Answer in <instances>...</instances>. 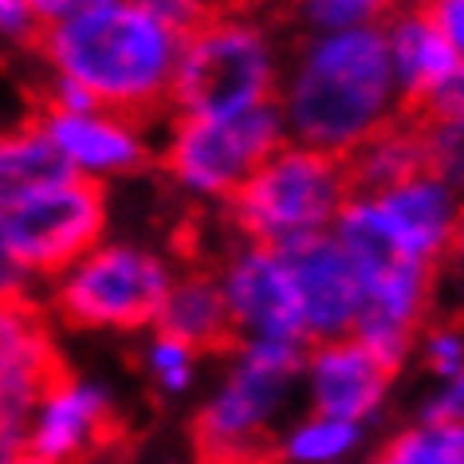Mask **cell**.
I'll list each match as a JSON object with an SVG mask.
<instances>
[{
  "instance_id": "cell-10",
  "label": "cell",
  "mask_w": 464,
  "mask_h": 464,
  "mask_svg": "<svg viewBox=\"0 0 464 464\" xmlns=\"http://www.w3.org/2000/svg\"><path fill=\"white\" fill-rule=\"evenodd\" d=\"M280 256L304 299L311 351L354 334V323L366 304V284L343 240L334 232H319V237H304L280 248Z\"/></svg>"
},
{
  "instance_id": "cell-6",
  "label": "cell",
  "mask_w": 464,
  "mask_h": 464,
  "mask_svg": "<svg viewBox=\"0 0 464 464\" xmlns=\"http://www.w3.org/2000/svg\"><path fill=\"white\" fill-rule=\"evenodd\" d=\"M107 225V181L79 173L75 181L5 201V260L28 276H63L95 252Z\"/></svg>"
},
{
  "instance_id": "cell-13",
  "label": "cell",
  "mask_w": 464,
  "mask_h": 464,
  "mask_svg": "<svg viewBox=\"0 0 464 464\" xmlns=\"http://www.w3.org/2000/svg\"><path fill=\"white\" fill-rule=\"evenodd\" d=\"M126 437L130 429L111 410V401L99 390L75 386L44 405L28 440L48 464H95L114 457Z\"/></svg>"
},
{
  "instance_id": "cell-4",
  "label": "cell",
  "mask_w": 464,
  "mask_h": 464,
  "mask_svg": "<svg viewBox=\"0 0 464 464\" xmlns=\"http://www.w3.org/2000/svg\"><path fill=\"white\" fill-rule=\"evenodd\" d=\"M304 362H311L304 343H248L225 393L189 421L193 464H284L292 457L264 417Z\"/></svg>"
},
{
  "instance_id": "cell-29",
  "label": "cell",
  "mask_w": 464,
  "mask_h": 464,
  "mask_svg": "<svg viewBox=\"0 0 464 464\" xmlns=\"http://www.w3.org/2000/svg\"><path fill=\"white\" fill-rule=\"evenodd\" d=\"M272 5H287V0H268V8H272Z\"/></svg>"
},
{
  "instance_id": "cell-30",
  "label": "cell",
  "mask_w": 464,
  "mask_h": 464,
  "mask_svg": "<svg viewBox=\"0 0 464 464\" xmlns=\"http://www.w3.org/2000/svg\"><path fill=\"white\" fill-rule=\"evenodd\" d=\"M374 464H382V460H374Z\"/></svg>"
},
{
  "instance_id": "cell-9",
  "label": "cell",
  "mask_w": 464,
  "mask_h": 464,
  "mask_svg": "<svg viewBox=\"0 0 464 464\" xmlns=\"http://www.w3.org/2000/svg\"><path fill=\"white\" fill-rule=\"evenodd\" d=\"M79 382L52 343V327L40 304L16 292V280L5 284V440L32 437V417L52 398L75 390Z\"/></svg>"
},
{
  "instance_id": "cell-5",
  "label": "cell",
  "mask_w": 464,
  "mask_h": 464,
  "mask_svg": "<svg viewBox=\"0 0 464 464\" xmlns=\"http://www.w3.org/2000/svg\"><path fill=\"white\" fill-rule=\"evenodd\" d=\"M280 102L264 32L245 16H217L185 40L173 75V114L228 119Z\"/></svg>"
},
{
  "instance_id": "cell-17",
  "label": "cell",
  "mask_w": 464,
  "mask_h": 464,
  "mask_svg": "<svg viewBox=\"0 0 464 464\" xmlns=\"http://www.w3.org/2000/svg\"><path fill=\"white\" fill-rule=\"evenodd\" d=\"M382 213H386L398 232L410 240V248L417 256L440 264L449 256V237H452V220H457V208H452V193L445 181H413L401 185L386 197H378Z\"/></svg>"
},
{
  "instance_id": "cell-24",
  "label": "cell",
  "mask_w": 464,
  "mask_h": 464,
  "mask_svg": "<svg viewBox=\"0 0 464 464\" xmlns=\"http://www.w3.org/2000/svg\"><path fill=\"white\" fill-rule=\"evenodd\" d=\"M410 8L433 20L445 32V40L464 55V0H413Z\"/></svg>"
},
{
  "instance_id": "cell-21",
  "label": "cell",
  "mask_w": 464,
  "mask_h": 464,
  "mask_svg": "<svg viewBox=\"0 0 464 464\" xmlns=\"http://www.w3.org/2000/svg\"><path fill=\"white\" fill-rule=\"evenodd\" d=\"M398 119L421 126V130H440L449 122H460L464 119V60L452 67V72L433 83L425 95L417 99H398Z\"/></svg>"
},
{
  "instance_id": "cell-27",
  "label": "cell",
  "mask_w": 464,
  "mask_h": 464,
  "mask_svg": "<svg viewBox=\"0 0 464 464\" xmlns=\"http://www.w3.org/2000/svg\"><path fill=\"white\" fill-rule=\"evenodd\" d=\"M32 8H36V16L44 20V24H55V20H63V16H72L75 8H83L87 0H28Z\"/></svg>"
},
{
  "instance_id": "cell-20",
  "label": "cell",
  "mask_w": 464,
  "mask_h": 464,
  "mask_svg": "<svg viewBox=\"0 0 464 464\" xmlns=\"http://www.w3.org/2000/svg\"><path fill=\"white\" fill-rule=\"evenodd\" d=\"M382 464H464V421L425 425L393 437L378 452Z\"/></svg>"
},
{
  "instance_id": "cell-2",
  "label": "cell",
  "mask_w": 464,
  "mask_h": 464,
  "mask_svg": "<svg viewBox=\"0 0 464 464\" xmlns=\"http://www.w3.org/2000/svg\"><path fill=\"white\" fill-rule=\"evenodd\" d=\"M393 79L390 28L334 32L307 55L287 114L299 142L311 150L343 154L378 122H386V99Z\"/></svg>"
},
{
  "instance_id": "cell-8",
  "label": "cell",
  "mask_w": 464,
  "mask_h": 464,
  "mask_svg": "<svg viewBox=\"0 0 464 464\" xmlns=\"http://www.w3.org/2000/svg\"><path fill=\"white\" fill-rule=\"evenodd\" d=\"M173 292L169 272L138 248H99L72 268L52 307L72 331L154 327Z\"/></svg>"
},
{
  "instance_id": "cell-15",
  "label": "cell",
  "mask_w": 464,
  "mask_h": 464,
  "mask_svg": "<svg viewBox=\"0 0 464 464\" xmlns=\"http://www.w3.org/2000/svg\"><path fill=\"white\" fill-rule=\"evenodd\" d=\"M36 119L48 122L52 138L87 173H134L150 166V154L134 138V130L102 119V114H36Z\"/></svg>"
},
{
  "instance_id": "cell-14",
  "label": "cell",
  "mask_w": 464,
  "mask_h": 464,
  "mask_svg": "<svg viewBox=\"0 0 464 464\" xmlns=\"http://www.w3.org/2000/svg\"><path fill=\"white\" fill-rule=\"evenodd\" d=\"M311 382H315V417L323 421H358L366 417L386 393L393 370L358 339L323 343L311 351Z\"/></svg>"
},
{
  "instance_id": "cell-16",
  "label": "cell",
  "mask_w": 464,
  "mask_h": 464,
  "mask_svg": "<svg viewBox=\"0 0 464 464\" xmlns=\"http://www.w3.org/2000/svg\"><path fill=\"white\" fill-rule=\"evenodd\" d=\"M0 173H5V201H16L24 193L52 189V185L75 181L79 169L67 150L55 142L48 122L36 114H24L13 130L5 134V154H0Z\"/></svg>"
},
{
  "instance_id": "cell-23",
  "label": "cell",
  "mask_w": 464,
  "mask_h": 464,
  "mask_svg": "<svg viewBox=\"0 0 464 464\" xmlns=\"http://www.w3.org/2000/svg\"><path fill=\"white\" fill-rule=\"evenodd\" d=\"M429 142H433L437 178L452 189H464V119L440 126V130H429Z\"/></svg>"
},
{
  "instance_id": "cell-7",
  "label": "cell",
  "mask_w": 464,
  "mask_h": 464,
  "mask_svg": "<svg viewBox=\"0 0 464 464\" xmlns=\"http://www.w3.org/2000/svg\"><path fill=\"white\" fill-rule=\"evenodd\" d=\"M284 150L280 102L228 114V119H201V114H173V138L161 154V166L178 181L201 193L232 197L252 181Z\"/></svg>"
},
{
  "instance_id": "cell-11",
  "label": "cell",
  "mask_w": 464,
  "mask_h": 464,
  "mask_svg": "<svg viewBox=\"0 0 464 464\" xmlns=\"http://www.w3.org/2000/svg\"><path fill=\"white\" fill-rule=\"evenodd\" d=\"M225 287L245 331L252 327L260 331V339H276V343H304L311 351L304 299H299V287L280 252L260 245L237 252L225 264Z\"/></svg>"
},
{
  "instance_id": "cell-28",
  "label": "cell",
  "mask_w": 464,
  "mask_h": 464,
  "mask_svg": "<svg viewBox=\"0 0 464 464\" xmlns=\"http://www.w3.org/2000/svg\"><path fill=\"white\" fill-rule=\"evenodd\" d=\"M449 256L464 260V201L457 208V220H452V237H449Z\"/></svg>"
},
{
  "instance_id": "cell-12",
  "label": "cell",
  "mask_w": 464,
  "mask_h": 464,
  "mask_svg": "<svg viewBox=\"0 0 464 464\" xmlns=\"http://www.w3.org/2000/svg\"><path fill=\"white\" fill-rule=\"evenodd\" d=\"M158 339L178 343L189 354H237L245 351V323L228 299L225 276L193 268L173 284V292L154 323Z\"/></svg>"
},
{
  "instance_id": "cell-22",
  "label": "cell",
  "mask_w": 464,
  "mask_h": 464,
  "mask_svg": "<svg viewBox=\"0 0 464 464\" xmlns=\"http://www.w3.org/2000/svg\"><path fill=\"white\" fill-rule=\"evenodd\" d=\"M354 425L351 421H323V417H315L311 425H304L299 433L287 440V452L299 460H331L339 457V452H346L354 445Z\"/></svg>"
},
{
  "instance_id": "cell-19",
  "label": "cell",
  "mask_w": 464,
  "mask_h": 464,
  "mask_svg": "<svg viewBox=\"0 0 464 464\" xmlns=\"http://www.w3.org/2000/svg\"><path fill=\"white\" fill-rule=\"evenodd\" d=\"M311 28L327 32H354V28H390L410 0H287Z\"/></svg>"
},
{
  "instance_id": "cell-18",
  "label": "cell",
  "mask_w": 464,
  "mask_h": 464,
  "mask_svg": "<svg viewBox=\"0 0 464 464\" xmlns=\"http://www.w3.org/2000/svg\"><path fill=\"white\" fill-rule=\"evenodd\" d=\"M390 48H393V67L401 79V99L425 95L433 83H440L464 55L445 40L433 20L405 8V13L390 24Z\"/></svg>"
},
{
  "instance_id": "cell-25",
  "label": "cell",
  "mask_w": 464,
  "mask_h": 464,
  "mask_svg": "<svg viewBox=\"0 0 464 464\" xmlns=\"http://www.w3.org/2000/svg\"><path fill=\"white\" fill-rule=\"evenodd\" d=\"M189 358H193V354L185 351V346L158 339V346H154V366H158V374L166 378L169 390H178V386H185V382H189Z\"/></svg>"
},
{
  "instance_id": "cell-1",
  "label": "cell",
  "mask_w": 464,
  "mask_h": 464,
  "mask_svg": "<svg viewBox=\"0 0 464 464\" xmlns=\"http://www.w3.org/2000/svg\"><path fill=\"white\" fill-rule=\"evenodd\" d=\"M181 36L138 0H87L44 32L36 52L99 102V114L142 130L173 111Z\"/></svg>"
},
{
  "instance_id": "cell-26",
  "label": "cell",
  "mask_w": 464,
  "mask_h": 464,
  "mask_svg": "<svg viewBox=\"0 0 464 464\" xmlns=\"http://www.w3.org/2000/svg\"><path fill=\"white\" fill-rule=\"evenodd\" d=\"M445 421H464V370L452 378V386L429 410V425H445Z\"/></svg>"
},
{
  "instance_id": "cell-3",
  "label": "cell",
  "mask_w": 464,
  "mask_h": 464,
  "mask_svg": "<svg viewBox=\"0 0 464 464\" xmlns=\"http://www.w3.org/2000/svg\"><path fill=\"white\" fill-rule=\"evenodd\" d=\"M346 205L351 197H346L343 158L304 142H284V150L256 178L225 197V220L248 245L280 252L339 225Z\"/></svg>"
}]
</instances>
